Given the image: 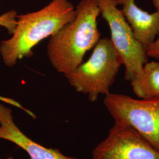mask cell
I'll return each mask as SVG.
<instances>
[{"mask_svg":"<svg viewBox=\"0 0 159 159\" xmlns=\"http://www.w3.org/2000/svg\"><path fill=\"white\" fill-rule=\"evenodd\" d=\"M75 16V8L69 0H51L40 10L18 15L11 37L0 43L2 61L11 67L19 60L31 57L35 46L56 34Z\"/></svg>","mask_w":159,"mask_h":159,"instance_id":"obj_1","label":"cell"},{"mask_svg":"<svg viewBox=\"0 0 159 159\" xmlns=\"http://www.w3.org/2000/svg\"><path fill=\"white\" fill-rule=\"evenodd\" d=\"M73 21L51 35L47 52L52 66L64 75L73 71L84 56L100 40L97 18L100 10L96 0H81Z\"/></svg>","mask_w":159,"mask_h":159,"instance_id":"obj_2","label":"cell"},{"mask_svg":"<svg viewBox=\"0 0 159 159\" xmlns=\"http://www.w3.org/2000/svg\"><path fill=\"white\" fill-rule=\"evenodd\" d=\"M121 65L111 40L104 38L99 40L87 61L64 76L77 93L87 95L91 102H96L99 96L110 93Z\"/></svg>","mask_w":159,"mask_h":159,"instance_id":"obj_3","label":"cell"},{"mask_svg":"<svg viewBox=\"0 0 159 159\" xmlns=\"http://www.w3.org/2000/svg\"><path fill=\"white\" fill-rule=\"evenodd\" d=\"M104 104L114 123L130 125L159 150V97L140 99L109 93Z\"/></svg>","mask_w":159,"mask_h":159,"instance_id":"obj_4","label":"cell"},{"mask_svg":"<svg viewBox=\"0 0 159 159\" xmlns=\"http://www.w3.org/2000/svg\"><path fill=\"white\" fill-rule=\"evenodd\" d=\"M100 14L108 24L110 40L125 68V79L132 78L142 71L148 62L145 48L138 41L130 25L126 21L117 0H96Z\"/></svg>","mask_w":159,"mask_h":159,"instance_id":"obj_5","label":"cell"},{"mask_svg":"<svg viewBox=\"0 0 159 159\" xmlns=\"http://www.w3.org/2000/svg\"><path fill=\"white\" fill-rule=\"evenodd\" d=\"M91 159H159V150L130 125L114 123Z\"/></svg>","mask_w":159,"mask_h":159,"instance_id":"obj_6","label":"cell"},{"mask_svg":"<svg viewBox=\"0 0 159 159\" xmlns=\"http://www.w3.org/2000/svg\"><path fill=\"white\" fill-rule=\"evenodd\" d=\"M0 139L24 150L30 159H78L62 153L59 149L46 148L25 134L13 119L12 110L0 104Z\"/></svg>","mask_w":159,"mask_h":159,"instance_id":"obj_7","label":"cell"},{"mask_svg":"<svg viewBox=\"0 0 159 159\" xmlns=\"http://www.w3.org/2000/svg\"><path fill=\"white\" fill-rule=\"evenodd\" d=\"M135 37L146 50L159 34V12L149 13L137 6L136 0H117Z\"/></svg>","mask_w":159,"mask_h":159,"instance_id":"obj_8","label":"cell"},{"mask_svg":"<svg viewBox=\"0 0 159 159\" xmlns=\"http://www.w3.org/2000/svg\"><path fill=\"white\" fill-rule=\"evenodd\" d=\"M134 94L140 99H148L159 97V62L146 63L140 74L131 80Z\"/></svg>","mask_w":159,"mask_h":159,"instance_id":"obj_9","label":"cell"},{"mask_svg":"<svg viewBox=\"0 0 159 159\" xmlns=\"http://www.w3.org/2000/svg\"><path fill=\"white\" fill-rule=\"evenodd\" d=\"M17 16L16 10L6 12L0 16V26L7 29L8 33L12 35L17 25Z\"/></svg>","mask_w":159,"mask_h":159,"instance_id":"obj_10","label":"cell"},{"mask_svg":"<svg viewBox=\"0 0 159 159\" xmlns=\"http://www.w3.org/2000/svg\"><path fill=\"white\" fill-rule=\"evenodd\" d=\"M148 57L159 60V34L153 43L146 49Z\"/></svg>","mask_w":159,"mask_h":159,"instance_id":"obj_11","label":"cell"},{"mask_svg":"<svg viewBox=\"0 0 159 159\" xmlns=\"http://www.w3.org/2000/svg\"><path fill=\"white\" fill-rule=\"evenodd\" d=\"M153 4L156 9V11L159 12V0H153Z\"/></svg>","mask_w":159,"mask_h":159,"instance_id":"obj_12","label":"cell"}]
</instances>
